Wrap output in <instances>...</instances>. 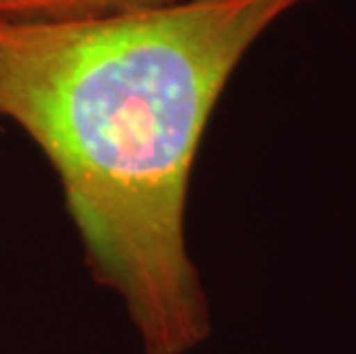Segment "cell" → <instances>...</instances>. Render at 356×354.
Instances as JSON below:
<instances>
[{"label": "cell", "mask_w": 356, "mask_h": 354, "mask_svg": "<svg viewBox=\"0 0 356 354\" xmlns=\"http://www.w3.org/2000/svg\"><path fill=\"white\" fill-rule=\"evenodd\" d=\"M308 0H184L95 17H0V115L58 170L99 281L147 354L209 334L184 209L204 127L234 67Z\"/></svg>", "instance_id": "cell-1"}, {"label": "cell", "mask_w": 356, "mask_h": 354, "mask_svg": "<svg viewBox=\"0 0 356 354\" xmlns=\"http://www.w3.org/2000/svg\"><path fill=\"white\" fill-rule=\"evenodd\" d=\"M184 0H0V17L5 19H63L95 17L129 10L161 7Z\"/></svg>", "instance_id": "cell-2"}]
</instances>
